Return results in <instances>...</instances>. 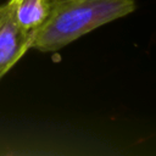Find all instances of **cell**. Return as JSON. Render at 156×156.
<instances>
[{
    "instance_id": "7a4b0ae2",
    "label": "cell",
    "mask_w": 156,
    "mask_h": 156,
    "mask_svg": "<svg viewBox=\"0 0 156 156\" xmlns=\"http://www.w3.org/2000/svg\"><path fill=\"white\" fill-rule=\"evenodd\" d=\"M33 37L34 32L17 23L9 1L0 6V79L32 49Z\"/></svg>"
},
{
    "instance_id": "3957f363",
    "label": "cell",
    "mask_w": 156,
    "mask_h": 156,
    "mask_svg": "<svg viewBox=\"0 0 156 156\" xmlns=\"http://www.w3.org/2000/svg\"><path fill=\"white\" fill-rule=\"evenodd\" d=\"M17 23L26 30L34 32L49 12V0H9Z\"/></svg>"
},
{
    "instance_id": "6da1fadb",
    "label": "cell",
    "mask_w": 156,
    "mask_h": 156,
    "mask_svg": "<svg viewBox=\"0 0 156 156\" xmlns=\"http://www.w3.org/2000/svg\"><path fill=\"white\" fill-rule=\"evenodd\" d=\"M134 10L135 0H49V12L34 30L32 49L57 51Z\"/></svg>"
}]
</instances>
